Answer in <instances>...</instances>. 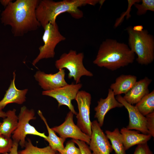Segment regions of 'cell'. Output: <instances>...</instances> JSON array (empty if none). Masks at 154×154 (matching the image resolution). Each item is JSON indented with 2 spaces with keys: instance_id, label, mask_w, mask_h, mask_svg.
<instances>
[{
  "instance_id": "cell-19",
  "label": "cell",
  "mask_w": 154,
  "mask_h": 154,
  "mask_svg": "<svg viewBox=\"0 0 154 154\" xmlns=\"http://www.w3.org/2000/svg\"><path fill=\"white\" fill-rule=\"evenodd\" d=\"M16 110L13 109L6 112V116L4 118L0 127V133L4 136L10 137L11 134L16 129L18 118L16 114Z\"/></svg>"
},
{
  "instance_id": "cell-5",
  "label": "cell",
  "mask_w": 154,
  "mask_h": 154,
  "mask_svg": "<svg viewBox=\"0 0 154 154\" xmlns=\"http://www.w3.org/2000/svg\"><path fill=\"white\" fill-rule=\"evenodd\" d=\"M82 52L77 53L76 50H70L68 53H64L55 62L56 68L60 70L66 68L69 71L68 78H73L76 84L80 83V78L83 76H93V73L84 67Z\"/></svg>"
},
{
  "instance_id": "cell-24",
  "label": "cell",
  "mask_w": 154,
  "mask_h": 154,
  "mask_svg": "<svg viewBox=\"0 0 154 154\" xmlns=\"http://www.w3.org/2000/svg\"><path fill=\"white\" fill-rule=\"evenodd\" d=\"M141 2V4L135 3L134 4L137 9V15L140 16L144 15L148 11H154V0H142Z\"/></svg>"
},
{
  "instance_id": "cell-6",
  "label": "cell",
  "mask_w": 154,
  "mask_h": 154,
  "mask_svg": "<svg viewBox=\"0 0 154 154\" xmlns=\"http://www.w3.org/2000/svg\"><path fill=\"white\" fill-rule=\"evenodd\" d=\"M44 29L42 37L44 44L39 47V53L33 61L32 64L34 66L41 59L53 58L56 46L66 39L60 33L56 22L53 23H49Z\"/></svg>"
},
{
  "instance_id": "cell-2",
  "label": "cell",
  "mask_w": 154,
  "mask_h": 154,
  "mask_svg": "<svg viewBox=\"0 0 154 154\" xmlns=\"http://www.w3.org/2000/svg\"><path fill=\"white\" fill-rule=\"evenodd\" d=\"M102 2L99 0H40L35 11L37 19L41 26L44 29L49 23L56 22L57 16L67 13L73 18L79 19L84 14L79 7L86 5H95Z\"/></svg>"
},
{
  "instance_id": "cell-33",
  "label": "cell",
  "mask_w": 154,
  "mask_h": 154,
  "mask_svg": "<svg viewBox=\"0 0 154 154\" xmlns=\"http://www.w3.org/2000/svg\"><path fill=\"white\" fill-rule=\"evenodd\" d=\"M6 116V113L2 110V109L0 108V118H5Z\"/></svg>"
},
{
  "instance_id": "cell-25",
  "label": "cell",
  "mask_w": 154,
  "mask_h": 154,
  "mask_svg": "<svg viewBox=\"0 0 154 154\" xmlns=\"http://www.w3.org/2000/svg\"><path fill=\"white\" fill-rule=\"evenodd\" d=\"M13 141L10 137L0 135V154H8L12 148Z\"/></svg>"
},
{
  "instance_id": "cell-35",
  "label": "cell",
  "mask_w": 154,
  "mask_h": 154,
  "mask_svg": "<svg viewBox=\"0 0 154 154\" xmlns=\"http://www.w3.org/2000/svg\"><path fill=\"white\" fill-rule=\"evenodd\" d=\"M58 154H60L59 153H58Z\"/></svg>"
},
{
  "instance_id": "cell-28",
  "label": "cell",
  "mask_w": 154,
  "mask_h": 154,
  "mask_svg": "<svg viewBox=\"0 0 154 154\" xmlns=\"http://www.w3.org/2000/svg\"><path fill=\"white\" fill-rule=\"evenodd\" d=\"M133 154H153L147 143L137 145Z\"/></svg>"
},
{
  "instance_id": "cell-15",
  "label": "cell",
  "mask_w": 154,
  "mask_h": 154,
  "mask_svg": "<svg viewBox=\"0 0 154 154\" xmlns=\"http://www.w3.org/2000/svg\"><path fill=\"white\" fill-rule=\"evenodd\" d=\"M152 80L147 77L137 81L123 97L129 104L133 105L137 103L144 96L149 93L148 87Z\"/></svg>"
},
{
  "instance_id": "cell-3",
  "label": "cell",
  "mask_w": 154,
  "mask_h": 154,
  "mask_svg": "<svg viewBox=\"0 0 154 154\" xmlns=\"http://www.w3.org/2000/svg\"><path fill=\"white\" fill-rule=\"evenodd\" d=\"M135 54L127 44L112 39H107L100 44L93 63L112 71L132 63Z\"/></svg>"
},
{
  "instance_id": "cell-30",
  "label": "cell",
  "mask_w": 154,
  "mask_h": 154,
  "mask_svg": "<svg viewBox=\"0 0 154 154\" xmlns=\"http://www.w3.org/2000/svg\"><path fill=\"white\" fill-rule=\"evenodd\" d=\"M13 142L12 147L9 154H19L17 151L19 143L15 141Z\"/></svg>"
},
{
  "instance_id": "cell-12",
  "label": "cell",
  "mask_w": 154,
  "mask_h": 154,
  "mask_svg": "<svg viewBox=\"0 0 154 154\" xmlns=\"http://www.w3.org/2000/svg\"><path fill=\"white\" fill-rule=\"evenodd\" d=\"M117 100L127 109L129 117V123L127 129H134L145 134H149L146 126V119L139 112L135 106L127 102L121 95H117Z\"/></svg>"
},
{
  "instance_id": "cell-23",
  "label": "cell",
  "mask_w": 154,
  "mask_h": 154,
  "mask_svg": "<svg viewBox=\"0 0 154 154\" xmlns=\"http://www.w3.org/2000/svg\"><path fill=\"white\" fill-rule=\"evenodd\" d=\"M26 142L24 150L21 151L19 154H58L56 151L53 150L49 145L42 148L34 146L29 139Z\"/></svg>"
},
{
  "instance_id": "cell-18",
  "label": "cell",
  "mask_w": 154,
  "mask_h": 154,
  "mask_svg": "<svg viewBox=\"0 0 154 154\" xmlns=\"http://www.w3.org/2000/svg\"><path fill=\"white\" fill-rule=\"evenodd\" d=\"M137 80V77L134 75L122 74L116 79L110 88L115 96L125 94L132 87Z\"/></svg>"
},
{
  "instance_id": "cell-22",
  "label": "cell",
  "mask_w": 154,
  "mask_h": 154,
  "mask_svg": "<svg viewBox=\"0 0 154 154\" xmlns=\"http://www.w3.org/2000/svg\"><path fill=\"white\" fill-rule=\"evenodd\" d=\"M144 116L154 112V91L144 96L135 106Z\"/></svg>"
},
{
  "instance_id": "cell-13",
  "label": "cell",
  "mask_w": 154,
  "mask_h": 154,
  "mask_svg": "<svg viewBox=\"0 0 154 154\" xmlns=\"http://www.w3.org/2000/svg\"><path fill=\"white\" fill-rule=\"evenodd\" d=\"M64 69H60L56 73L46 74L40 71H37L34 76L39 85L44 90H54L68 84L65 79Z\"/></svg>"
},
{
  "instance_id": "cell-9",
  "label": "cell",
  "mask_w": 154,
  "mask_h": 154,
  "mask_svg": "<svg viewBox=\"0 0 154 154\" xmlns=\"http://www.w3.org/2000/svg\"><path fill=\"white\" fill-rule=\"evenodd\" d=\"M82 86L80 83L74 84L72 82L54 90L43 91L42 94L55 99L58 103V107L62 105L66 106L74 114L76 115L77 113L74 109L72 101L75 99L77 93Z\"/></svg>"
},
{
  "instance_id": "cell-7",
  "label": "cell",
  "mask_w": 154,
  "mask_h": 154,
  "mask_svg": "<svg viewBox=\"0 0 154 154\" xmlns=\"http://www.w3.org/2000/svg\"><path fill=\"white\" fill-rule=\"evenodd\" d=\"M33 109L29 110L25 106L22 107L18 116V123L16 129L13 132L12 136L14 141L17 142L22 147H25V138L29 134L38 136L47 139V136L44 133L38 131L29 123L30 120L36 119Z\"/></svg>"
},
{
  "instance_id": "cell-4",
  "label": "cell",
  "mask_w": 154,
  "mask_h": 154,
  "mask_svg": "<svg viewBox=\"0 0 154 154\" xmlns=\"http://www.w3.org/2000/svg\"><path fill=\"white\" fill-rule=\"evenodd\" d=\"M128 35V46L137 55L136 61L142 65L151 63L154 59V38L146 30L141 32L134 31L132 27L126 29Z\"/></svg>"
},
{
  "instance_id": "cell-10",
  "label": "cell",
  "mask_w": 154,
  "mask_h": 154,
  "mask_svg": "<svg viewBox=\"0 0 154 154\" xmlns=\"http://www.w3.org/2000/svg\"><path fill=\"white\" fill-rule=\"evenodd\" d=\"M74 114L70 111L62 123L51 129L58 133L60 137L66 139L68 138H71L73 139L83 141L89 145L90 137L82 132L74 124L73 119Z\"/></svg>"
},
{
  "instance_id": "cell-31",
  "label": "cell",
  "mask_w": 154,
  "mask_h": 154,
  "mask_svg": "<svg viewBox=\"0 0 154 154\" xmlns=\"http://www.w3.org/2000/svg\"><path fill=\"white\" fill-rule=\"evenodd\" d=\"M132 28L134 31L137 32H141L144 29L143 26L141 25L135 26Z\"/></svg>"
},
{
  "instance_id": "cell-17",
  "label": "cell",
  "mask_w": 154,
  "mask_h": 154,
  "mask_svg": "<svg viewBox=\"0 0 154 154\" xmlns=\"http://www.w3.org/2000/svg\"><path fill=\"white\" fill-rule=\"evenodd\" d=\"M120 131L126 151L135 145L147 143L152 137L149 134L140 133L138 131L128 129L124 127Z\"/></svg>"
},
{
  "instance_id": "cell-8",
  "label": "cell",
  "mask_w": 154,
  "mask_h": 154,
  "mask_svg": "<svg viewBox=\"0 0 154 154\" xmlns=\"http://www.w3.org/2000/svg\"><path fill=\"white\" fill-rule=\"evenodd\" d=\"M91 99V94L83 90L78 92L75 99L78 110L76 115L77 125L82 132L90 137L92 133V122L90 119Z\"/></svg>"
},
{
  "instance_id": "cell-14",
  "label": "cell",
  "mask_w": 154,
  "mask_h": 154,
  "mask_svg": "<svg viewBox=\"0 0 154 154\" xmlns=\"http://www.w3.org/2000/svg\"><path fill=\"white\" fill-rule=\"evenodd\" d=\"M112 90L109 88L107 97L105 99L100 98L98 102L97 106L94 108L96 112L94 117L96 118L101 127L103 125L105 116L108 111L113 108L123 106L117 100Z\"/></svg>"
},
{
  "instance_id": "cell-34",
  "label": "cell",
  "mask_w": 154,
  "mask_h": 154,
  "mask_svg": "<svg viewBox=\"0 0 154 154\" xmlns=\"http://www.w3.org/2000/svg\"><path fill=\"white\" fill-rule=\"evenodd\" d=\"M1 122H0V126H1ZM0 135H1V134H0Z\"/></svg>"
},
{
  "instance_id": "cell-11",
  "label": "cell",
  "mask_w": 154,
  "mask_h": 154,
  "mask_svg": "<svg viewBox=\"0 0 154 154\" xmlns=\"http://www.w3.org/2000/svg\"><path fill=\"white\" fill-rule=\"evenodd\" d=\"M91 129L89 147L92 154H110L111 145L97 120L92 122Z\"/></svg>"
},
{
  "instance_id": "cell-26",
  "label": "cell",
  "mask_w": 154,
  "mask_h": 154,
  "mask_svg": "<svg viewBox=\"0 0 154 154\" xmlns=\"http://www.w3.org/2000/svg\"><path fill=\"white\" fill-rule=\"evenodd\" d=\"M62 154H81V153L79 148L75 146V143L71 140L66 143Z\"/></svg>"
},
{
  "instance_id": "cell-27",
  "label": "cell",
  "mask_w": 154,
  "mask_h": 154,
  "mask_svg": "<svg viewBox=\"0 0 154 154\" xmlns=\"http://www.w3.org/2000/svg\"><path fill=\"white\" fill-rule=\"evenodd\" d=\"M146 119V126L149 134L154 137V112L145 116Z\"/></svg>"
},
{
  "instance_id": "cell-32",
  "label": "cell",
  "mask_w": 154,
  "mask_h": 154,
  "mask_svg": "<svg viewBox=\"0 0 154 154\" xmlns=\"http://www.w3.org/2000/svg\"><path fill=\"white\" fill-rule=\"evenodd\" d=\"M12 1V0H1L0 2L3 5L6 7Z\"/></svg>"
},
{
  "instance_id": "cell-16",
  "label": "cell",
  "mask_w": 154,
  "mask_h": 154,
  "mask_svg": "<svg viewBox=\"0 0 154 154\" xmlns=\"http://www.w3.org/2000/svg\"><path fill=\"white\" fill-rule=\"evenodd\" d=\"M16 74L13 72V79L11 80L8 90L2 99L0 101V108L3 109L7 104L15 103L19 104H23L26 100V95L28 90L18 89L16 87L15 80Z\"/></svg>"
},
{
  "instance_id": "cell-29",
  "label": "cell",
  "mask_w": 154,
  "mask_h": 154,
  "mask_svg": "<svg viewBox=\"0 0 154 154\" xmlns=\"http://www.w3.org/2000/svg\"><path fill=\"white\" fill-rule=\"evenodd\" d=\"M72 140L78 146L81 154H92L89 146L85 142L78 140L72 139Z\"/></svg>"
},
{
  "instance_id": "cell-20",
  "label": "cell",
  "mask_w": 154,
  "mask_h": 154,
  "mask_svg": "<svg viewBox=\"0 0 154 154\" xmlns=\"http://www.w3.org/2000/svg\"><path fill=\"white\" fill-rule=\"evenodd\" d=\"M37 113L44 122L48 131V135L47 139L45 140L48 142L49 146L53 150L58 151L60 154H62L64 147V143L66 139L58 137L56 134L55 132L50 127L46 119L40 110H38Z\"/></svg>"
},
{
  "instance_id": "cell-1",
  "label": "cell",
  "mask_w": 154,
  "mask_h": 154,
  "mask_svg": "<svg viewBox=\"0 0 154 154\" xmlns=\"http://www.w3.org/2000/svg\"><path fill=\"white\" fill-rule=\"evenodd\" d=\"M39 0H16L11 1L1 14L2 23L11 27L15 37H21L37 30L40 26L35 11Z\"/></svg>"
},
{
  "instance_id": "cell-21",
  "label": "cell",
  "mask_w": 154,
  "mask_h": 154,
  "mask_svg": "<svg viewBox=\"0 0 154 154\" xmlns=\"http://www.w3.org/2000/svg\"><path fill=\"white\" fill-rule=\"evenodd\" d=\"M105 133L110 141L115 154H126L123 143L122 135L118 128H116L113 131L106 130Z\"/></svg>"
}]
</instances>
